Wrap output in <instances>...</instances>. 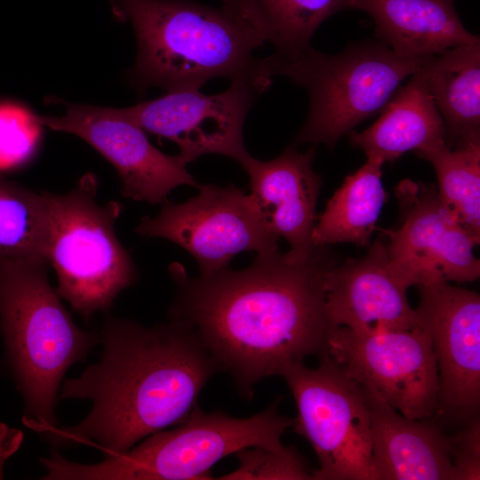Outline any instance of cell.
<instances>
[{
    "instance_id": "cell-1",
    "label": "cell",
    "mask_w": 480,
    "mask_h": 480,
    "mask_svg": "<svg viewBox=\"0 0 480 480\" xmlns=\"http://www.w3.org/2000/svg\"><path fill=\"white\" fill-rule=\"evenodd\" d=\"M318 248L305 263L277 251L240 270L192 277L172 263L176 291L170 320L192 329L240 394L251 399L260 380L319 358L335 328L325 306L324 274L333 263Z\"/></svg>"
},
{
    "instance_id": "cell-2",
    "label": "cell",
    "mask_w": 480,
    "mask_h": 480,
    "mask_svg": "<svg viewBox=\"0 0 480 480\" xmlns=\"http://www.w3.org/2000/svg\"><path fill=\"white\" fill-rule=\"evenodd\" d=\"M100 361L66 380L59 398L89 399L92 407L75 426L44 433L54 450L94 444L108 455L182 423L207 381L220 369L186 324L150 327L108 316L98 332Z\"/></svg>"
},
{
    "instance_id": "cell-3",
    "label": "cell",
    "mask_w": 480,
    "mask_h": 480,
    "mask_svg": "<svg viewBox=\"0 0 480 480\" xmlns=\"http://www.w3.org/2000/svg\"><path fill=\"white\" fill-rule=\"evenodd\" d=\"M112 12L131 23L137 42L130 81L140 92L199 90L227 77L265 91L271 77L253 56L264 43L221 6L195 0H108Z\"/></svg>"
},
{
    "instance_id": "cell-4",
    "label": "cell",
    "mask_w": 480,
    "mask_h": 480,
    "mask_svg": "<svg viewBox=\"0 0 480 480\" xmlns=\"http://www.w3.org/2000/svg\"><path fill=\"white\" fill-rule=\"evenodd\" d=\"M48 266L45 260H0L4 358L24 400L26 423L41 435L58 426L66 372L100 344L98 332L82 330L62 305Z\"/></svg>"
},
{
    "instance_id": "cell-5",
    "label": "cell",
    "mask_w": 480,
    "mask_h": 480,
    "mask_svg": "<svg viewBox=\"0 0 480 480\" xmlns=\"http://www.w3.org/2000/svg\"><path fill=\"white\" fill-rule=\"evenodd\" d=\"M277 397L264 411L235 418L224 412H205L198 406L182 423L144 438L125 452L95 464L66 460L58 451L40 463L45 480H186L211 479L220 460L249 447L279 451L293 419L278 412Z\"/></svg>"
},
{
    "instance_id": "cell-6",
    "label": "cell",
    "mask_w": 480,
    "mask_h": 480,
    "mask_svg": "<svg viewBox=\"0 0 480 480\" xmlns=\"http://www.w3.org/2000/svg\"><path fill=\"white\" fill-rule=\"evenodd\" d=\"M423 60L403 58L382 42H365L335 55L309 45L275 52L260 62L270 77H287L308 94V115L294 144L333 148L356 125L380 112Z\"/></svg>"
},
{
    "instance_id": "cell-7",
    "label": "cell",
    "mask_w": 480,
    "mask_h": 480,
    "mask_svg": "<svg viewBox=\"0 0 480 480\" xmlns=\"http://www.w3.org/2000/svg\"><path fill=\"white\" fill-rule=\"evenodd\" d=\"M97 192L92 173L68 192L43 191L50 216L47 260L57 276L56 291L85 321L108 311L138 277L133 260L115 231L122 204H100Z\"/></svg>"
},
{
    "instance_id": "cell-8",
    "label": "cell",
    "mask_w": 480,
    "mask_h": 480,
    "mask_svg": "<svg viewBox=\"0 0 480 480\" xmlns=\"http://www.w3.org/2000/svg\"><path fill=\"white\" fill-rule=\"evenodd\" d=\"M318 360L316 368L300 363L280 375L296 404L293 431L308 441L318 460L313 480H379L360 386L327 353Z\"/></svg>"
},
{
    "instance_id": "cell-9",
    "label": "cell",
    "mask_w": 480,
    "mask_h": 480,
    "mask_svg": "<svg viewBox=\"0 0 480 480\" xmlns=\"http://www.w3.org/2000/svg\"><path fill=\"white\" fill-rule=\"evenodd\" d=\"M196 196L180 204L165 203L155 217H144L136 232L185 249L200 275L228 268L244 251L257 254L278 250L279 236L267 225L250 195L233 185H199Z\"/></svg>"
},
{
    "instance_id": "cell-10",
    "label": "cell",
    "mask_w": 480,
    "mask_h": 480,
    "mask_svg": "<svg viewBox=\"0 0 480 480\" xmlns=\"http://www.w3.org/2000/svg\"><path fill=\"white\" fill-rule=\"evenodd\" d=\"M326 353L352 380L373 390L404 416L436 415V362L430 338L420 325L380 332L335 327Z\"/></svg>"
},
{
    "instance_id": "cell-11",
    "label": "cell",
    "mask_w": 480,
    "mask_h": 480,
    "mask_svg": "<svg viewBox=\"0 0 480 480\" xmlns=\"http://www.w3.org/2000/svg\"><path fill=\"white\" fill-rule=\"evenodd\" d=\"M400 224L385 231L394 268L411 286L466 283L480 276L473 236L447 212L432 184L402 180L396 188Z\"/></svg>"
},
{
    "instance_id": "cell-12",
    "label": "cell",
    "mask_w": 480,
    "mask_h": 480,
    "mask_svg": "<svg viewBox=\"0 0 480 480\" xmlns=\"http://www.w3.org/2000/svg\"><path fill=\"white\" fill-rule=\"evenodd\" d=\"M264 91L256 84L236 81L218 94H204L197 89L172 91L160 98L113 110L145 132L174 142L186 164L208 154L240 163L249 155L244 143V123Z\"/></svg>"
},
{
    "instance_id": "cell-13",
    "label": "cell",
    "mask_w": 480,
    "mask_h": 480,
    "mask_svg": "<svg viewBox=\"0 0 480 480\" xmlns=\"http://www.w3.org/2000/svg\"><path fill=\"white\" fill-rule=\"evenodd\" d=\"M419 324L428 332L438 374V410L468 422L480 407V296L449 282L417 287Z\"/></svg>"
},
{
    "instance_id": "cell-14",
    "label": "cell",
    "mask_w": 480,
    "mask_h": 480,
    "mask_svg": "<svg viewBox=\"0 0 480 480\" xmlns=\"http://www.w3.org/2000/svg\"><path fill=\"white\" fill-rule=\"evenodd\" d=\"M66 105L65 115H36L37 122L76 135L94 148L116 170L125 197L164 204L170 192L179 186L198 188L179 154L169 156L157 149L143 129L116 114L112 108Z\"/></svg>"
},
{
    "instance_id": "cell-15",
    "label": "cell",
    "mask_w": 480,
    "mask_h": 480,
    "mask_svg": "<svg viewBox=\"0 0 480 480\" xmlns=\"http://www.w3.org/2000/svg\"><path fill=\"white\" fill-rule=\"evenodd\" d=\"M325 306L334 327L358 332L409 330L420 325L407 298L408 284L376 240L357 260L331 265L324 274Z\"/></svg>"
},
{
    "instance_id": "cell-16",
    "label": "cell",
    "mask_w": 480,
    "mask_h": 480,
    "mask_svg": "<svg viewBox=\"0 0 480 480\" xmlns=\"http://www.w3.org/2000/svg\"><path fill=\"white\" fill-rule=\"evenodd\" d=\"M315 148L299 152L286 148L278 156L260 161L250 154L239 164L250 179V196L268 228L290 245L284 253L292 263L310 260L316 207L321 179L313 170Z\"/></svg>"
},
{
    "instance_id": "cell-17",
    "label": "cell",
    "mask_w": 480,
    "mask_h": 480,
    "mask_svg": "<svg viewBox=\"0 0 480 480\" xmlns=\"http://www.w3.org/2000/svg\"><path fill=\"white\" fill-rule=\"evenodd\" d=\"M360 388L370 412L379 480H453L448 436L432 418L409 419L373 390Z\"/></svg>"
},
{
    "instance_id": "cell-18",
    "label": "cell",
    "mask_w": 480,
    "mask_h": 480,
    "mask_svg": "<svg viewBox=\"0 0 480 480\" xmlns=\"http://www.w3.org/2000/svg\"><path fill=\"white\" fill-rule=\"evenodd\" d=\"M450 0H350L366 12L375 36L396 54L423 60L444 50L478 42L463 26Z\"/></svg>"
},
{
    "instance_id": "cell-19",
    "label": "cell",
    "mask_w": 480,
    "mask_h": 480,
    "mask_svg": "<svg viewBox=\"0 0 480 480\" xmlns=\"http://www.w3.org/2000/svg\"><path fill=\"white\" fill-rule=\"evenodd\" d=\"M348 134L350 143L362 149L367 159L383 164L407 151L446 141L444 122L419 69L400 86L370 127Z\"/></svg>"
},
{
    "instance_id": "cell-20",
    "label": "cell",
    "mask_w": 480,
    "mask_h": 480,
    "mask_svg": "<svg viewBox=\"0 0 480 480\" xmlns=\"http://www.w3.org/2000/svg\"><path fill=\"white\" fill-rule=\"evenodd\" d=\"M446 127V144L480 136V41L424 59L420 68Z\"/></svg>"
},
{
    "instance_id": "cell-21",
    "label": "cell",
    "mask_w": 480,
    "mask_h": 480,
    "mask_svg": "<svg viewBox=\"0 0 480 480\" xmlns=\"http://www.w3.org/2000/svg\"><path fill=\"white\" fill-rule=\"evenodd\" d=\"M383 163L367 159L356 172L346 177L328 201L315 224L312 240L316 247L351 243L369 244L388 195L381 181Z\"/></svg>"
},
{
    "instance_id": "cell-22",
    "label": "cell",
    "mask_w": 480,
    "mask_h": 480,
    "mask_svg": "<svg viewBox=\"0 0 480 480\" xmlns=\"http://www.w3.org/2000/svg\"><path fill=\"white\" fill-rule=\"evenodd\" d=\"M349 5L350 0H222L221 4L283 53L309 46L322 22Z\"/></svg>"
},
{
    "instance_id": "cell-23",
    "label": "cell",
    "mask_w": 480,
    "mask_h": 480,
    "mask_svg": "<svg viewBox=\"0 0 480 480\" xmlns=\"http://www.w3.org/2000/svg\"><path fill=\"white\" fill-rule=\"evenodd\" d=\"M429 162L438 181L437 196L447 212L480 238V136L446 141L415 151Z\"/></svg>"
},
{
    "instance_id": "cell-24",
    "label": "cell",
    "mask_w": 480,
    "mask_h": 480,
    "mask_svg": "<svg viewBox=\"0 0 480 480\" xmlns=\"http://www.w3.org/2000/svg\"><path fill=\"white\" fill-rule=\"evenodd\" d=\"M50 216L43 192L0 173V260H47Z\"/></svg>"
},
{
    "instance_id": "cell-25",
    "label": "cell",
    "mask_w": 480,
    "mask_h": 480,
    "mask_svg": "<svg viewBox=\"0 0 480 480\" xmlns=\"http://www.w3.org/2000/svg\"><path fill=\"white\" fill-rule=\"evenodd\" d=\"M41 131L34 113L15 103H0V172L19 168L32 158Z\"/></svg>"
},
{
    "instance_id": "cell-26",
    "label": "cell",
    "mask_w": 480,
    "mask_h": 480,
    "mask_svg": "<svg viewBox=\"0 0 480 480\" xmlns=\"http://www.w3.org/2000/svg\"><path fill=\"white\" fill-rule=\"evenodd\" d=\"M238 468L220 479H313L311 469L294 446L274 451L261 446L242 449L235 453Z\"/></svg>"
},
{
    "instance_id": "cell-27",
    "label": "cell",
    "mask_w": 480,
    "mask_h": 480,
    "mask_svg": "<svg viewBox=\"0 0 480 480\" xmlns=\"http://www.w3.org/2000/svg\"><path fill=\"white\" fill-rule=\"evenodd\" d=\"M449 452L453 466V480L480 479V419L479 415L465 427L448 436Z\"/></svg>"
},
{
    "instance_id": "cell-28",
    "label": "cell",
    "mask_w": 480,
    "mask_h": 480,
    "mask_svg": "<svg viewBox=\"0 0 480 480\" xmlns=\"http://www.w3.org/2000/svg\"><path fill=\"white\" fill-rule=\"evenodd\" d=\"M450 1H454V0H450Z\"/></svg>"
}]
</instances>
